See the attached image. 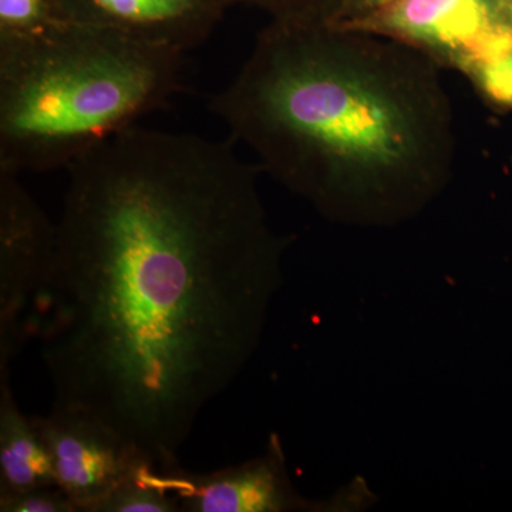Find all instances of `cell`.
I'll list each match as a JSON object with an SVG mask.
<instances>
[{
  "label": "cell",
  "instance_id": "cell-2",
  "mask_svg": "<svg viewBox=\"0 0 512 512\" xmlns=\"http://www.w3.org/2000/svg\"><path fill=\"white\" fill-rule=\"evenodd\" d=\"M210 109L259 170L333 220L412 217L456 165V117L440 64L333 23L275 20Z\"/></svg>",
  "mask_w": 512,
  "mask_h": 512
},
{
  "label": "cell",
  "instance_id": "cell-7",
  "mask_svg": "<svg viewBox=\"0 0 512 512\" xmlns=\"http://www.w3.org/2000/svg\"><path fill=\"white\" fill-rule=\"evenodd\" d=\"M63 22L113 30L187 53L204 43L231 0H47Z\"/></svg>",
  "mask_w": 512,
  "mask_h": 512
},
{
  "label": "cell",
  "instance_id": "cell-9",
  "mask_svg": "<svg viewBox=\"0 0 512 512\" xmlns=\"http://www.w3.org/2000/svg\"><path fill=\"white\" fill-rule=\"evenodd\" d=\"M59 487L55 466L35 420L22 413L9 372L0 373V497Z\"/></svg>",
  "mask_w": 512,
  "mask_h": 512
},
{
  "label": "cell",
  "instance_id": "cell-12",
  "mask_svg": "<svg viewBox=\"0 0 512 512\" xmlns=\"http://www.w3.org/2000/svg\"><path fill=\"white\" fill-rule=\"evenodd\" d=\"M55 20L47 0H0V37L30 35Z\"/></svg>",
  "mask_w": 512,
  "mask_h": 512
},
{
  "label": "cell",
  "instance_id": "cell-11",
  "mask_svg": "<svg viewBox=\"0 0 512 512\" xmlns=\"http://www.w3.org/2000/svg\"><path fill=\"white\" fill-rule=\"evenodd\" d=\"M463 73L491 103L512 109V40Z\"/></svg>",
  "mask_w": 512,
  "mask_h": 512
},
{
  "label": "cell",
  "instance_id": "cell-4",
  "mask_svg": "<svg viewBox=\"0 0 512 512\" xmlns=\"http://www.w3.org/2000/svg\"><path fill=\"white\" fill-rule=\"evenodd\" d=\"M57 249V224L30 197L18 174L0 171V373L28 335L32 308L43 302Z\"/></svg>",
  "mask_w": 512,
  "mask_h": 512
},
{
  "label": "cell",
  "instance_id": "cell-6",
  "mask_svg": "<svg viewBox=\"0 0 512 512\" xmlns=\"http://www.w3.org/2000/svg\"><path fill=\"white\" fill-rule=\"evenodd\" d=\"M52 456L57 485L76 505L93 512L121 484L153 466L99 417L76 407L56 406L33 417Z\"/></svg>",
  "mask_w": 512,
  "mask_h": 512
},
{
  "label": "cell",
  "instance_id": "cell-8",
  "mask_svg": "<svg viewBox=\"0 0 512 512\" xmlns=\"http://www.w3.org/2000/svg\"><path fill=\"white\" fill-rule=\"evenodd\" d=\"M160 480L185 512H285L313 507L293 490L278 448L214 473L192 474L181 467L160 471Z\"/></svg>",
  "mask_w": 512,
  "mask_h": 512
},
{
  "label": "cell",
  "instance_id": "cell-15",
  "mask_svg": "<svg viewBox=\"0 0 512 512\" xmlns=\"http://www.w3.org/2000/svg\"><path fill=\"white\" fill-rule=\"evenodd\" d=\"M389 2H392V0H345L338 18L332 23L346 22V20L359 18V16L366 15V13L372 12V10L380 8V6L386 5Z\"/></svg>",
  "mask_w": 512,
  "mask_h": 512
},
{
  "label": "cell",
  "instance_id": "cell-14",
  "mask_svg": "<svg viewBox=\"0 0 512 512\" xmlns=\"http://www.w3.org/2000/svg\"><path fill=\"white\" fill-rule=\"evenodd\" d=\"M2 512H77L76 505L60 487H42L0 497Z\"/></svg>",
  "mask_w": 512,
  "mask_h": 512
},
{
  "label": "cell",
  "instance_id": "cell-5",
  "mask_svg": "<svg viewBox=\"0 0 512 512\" xmlns=\"http://www.w3.org/2000/svg\"><path fill=\"white\" fill-rule=\"evenodd\" d=\"M333 25L390 37L461 73L512 40L503 0H392Z\"/></svg>",
  "mask_w": 512,
  "mask_h": 512
},
{
  "label": "cell",
  "instance_id": "cell-16",
  "mask_svg": "<svg viewBox=\"0 0 512 512\" xmlns=\"http://www.w3.org/2000/svg\"><path fill=\"white\" fill-rule=\"evenodd\" d=\"M505 15H507L508 22L512 28V0H503Z\"/></svg>",
  "mask_w": 512,
  "mask_h": 512
},
{
  "label": "cell",
  "instance_id": "cell-13",
  "mask_svg": "<svg viewBox=\"0 0 512 512\" xmlns=\"http://www.w3.org/2000/svg\"><path fill=\"white\" fill-rule=\"evenodd\" d=\"M231 3L261 6L282 22L332 23L338 18L343 0H231Z\"/></svg>",
  "mask_w": 512,
  "mask_h": 512
},
{
  "label": "cell",
  "instance_id": "cell-3",
  "mask_svg": "<svg viewBox=\"0 0 512 512\" xmlns=\"http://www.w3.org/2000/svg\"><path fill=\"white\" fill-rule=\"evenodd\" d=\"M185 55L59 19L0 37V171L69 170L180 93Z\"/></svg>",
  "mask_w": 512,
  "mask_h": 512
},
{
  "label": "cell",
  "instance_id": "cell-10",
  "mask_svg": "<svg viewBox=\"0 0 512 512\" xmlns=\"http://www.w3.org/2000/svg\"><path fill=\"white\" fill-rule=\"evenodd\" d=\"M180 505L158 483L157 468L146 466L121 484L93 512H180Z\"/></svg>",
  "mask_w": 512,
  "mask_h": 512
},
{
  "label": "cell",
  "instance_id": "cell-1",
  "mask_svg": "<svg viewBox=\"0 0 512 512\" xmlns=\"http://www.w3.org/2000/svg\"><path fill=\"white\" fill-rule=\"evenodd\" d=\"M234 141L128 128L69 168L42 357L56 406L157 470L258 346L285 244Z\"/></svg>",
  "mask_w": 512,
  "mask_h": 512
}]
</instances>
